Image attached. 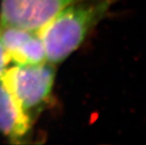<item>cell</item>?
<instances>
[{
	"label": "cell",
	"instance_id": "cell-1",
	"mask_svg": "<svg viewBox=\"0 0 146 145\" xmlns=\"http://www.w3.org/2000/svg\"><path fill=\"white\" fill-rule=\"evenodd\" d=\"M115 0H78L60 11L39 30L46 60L58 65L80 47L107 16Z\"/></svg>",
	"mask_w": 146,
	"mask_h": 145
},
{
	"label": "cell",
	"instance_id": "cell-2",
	"mask_svg": "<svg viewBox=\"0 0 146 145\" xmlns=\"http://www.w3.org/2000/svg\"><path fill=\"white\" fill-rule=\"evenodd\" d=\"M57 65L45 61L35 65L13 64L5 70L2 82L24 113L35 123L54 101Z\"/></svg>",
	"mask_w": 146,
	"mask_h": 145
},
{
	"label": "cell",
	"instance_id": "cell-3",
	"mask_svg": "<svg viewBox=\"0 0 146 145\" xmlns=\"http://www.w3.org/2000/svg\"><path fill=\"white\" fill-rule=\"evenodd\" d=\"M78 0H0V24L40 30L58 11Z\"/></svg>",
	"mask_w": 146,
	"mask_h": 145
},
{
	"label": "cell",
	"instance_id": "cell-4",
	"mask_svg": "<svg viewBox=\"0 0 146 145\" xmlns=\"http://www.w3.org/2000/svg\"><path fill=\"white\" fill-rule=\"evenodd\" d=\"M0 42L13 64L35 65L47 61L39 30L0 24Z\"/></svg>",
	"mask_w": 146,
	"mask_h": 145
},
{
	"label": "cell",
	"instance_id": "cell-5",
	"mask_svg": "<svg viewBox=\"0 0 146 145\" xmlns=\"http://www.w3.org/2000/svg\"><path fill=\"white\" fill-rule=\"evenodd\" d=\"M34 124L0 79V134L11 143H27Z\"/></svg>",
	"mask_w": 146,
	"mask_h": 145
},
{
	"label": "cell",
	"instance_id": "cell-6",
	"mask_svg": "<svg viewBox=\"0 0 146 145\" xmlns=\"http://www.w3.org/2000/svg\"><path fill=\"white\" fill-rule=\"evenodd\" d=\"M10 63H11L10 58H9L5 49L3 48L1 42H0V78H1L2 75L4 73L5 70L8 68Z\"/></svg>",
	"mask_w": 146,
	"mask_h": 145
}]
</instances>
